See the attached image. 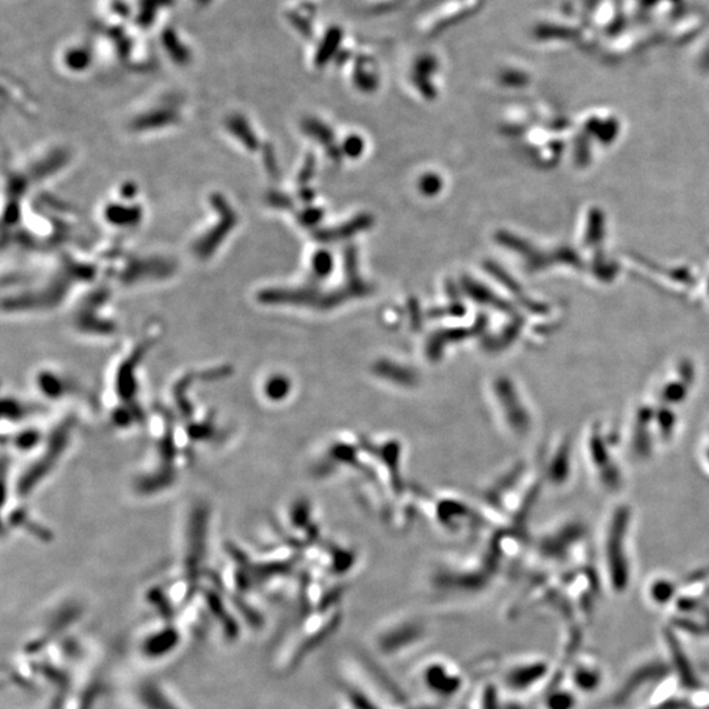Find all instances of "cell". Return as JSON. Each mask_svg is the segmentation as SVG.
<instances>
[]
</instances>
